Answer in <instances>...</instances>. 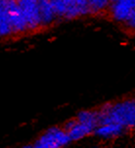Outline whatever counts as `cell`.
I'll return each mask as SVG.
<instances>
[{"label": "cell", "mask_w": 135, "mask_h": 148, "mask_svg": "<svg viewBox=\"0 0 135 148\" xmlns=\"http://www.w3.org/2000/svg\"><path fill=\"white\" fill-rule=\"evenodd\" d=\"M12 36L7 15L6 0H0V38Z\"/></svg>", "instance_id": "obj_9"}, {"label": "cell", "mask_w": 135, "mask_h": 148, "mask_svg": "<svg viewBox=\"0 0 135 148\" xmlns=\"http://www.w3.org/2000/svg\"><path fill=\"white\" fill-rule=\"evenodd\" d=\"M23 148H33V145H26V146H24Z\"/></svg>", "instance_id": "obj_14"}, {"label": "cell", "mask_w": 135, "mask_h": 148, "mask_svg": "<svg viewBox=\"0 0 135 148\" xmlns=\"http://www.w3.org/2000/svg\"><path fill=\"white\" fill-rule=\"evenodd\" d=\"M109 0H87L90 13H97L107 6Z\"/></svg>", "instance_id": "obj_11"}, {"label": "cell", "mask_w": 135, "mask_h": 148, "mask_svg": "<svg viewBox=\"0 0 135 148\" xmlns=\"http://www.w3.org/2000/svg\"><path fill=\"white\" fill-rule=\"evenodd\" d=\"M98 126L107 123L120 124L124 128L135 127V100L106 104L97 112Z\"/></svg>", "instance_id": "obj_1"}, {"label": "cell", "mask_w": 135, "mask_h": 148, "mask_svg": "<svg viewBox=\"0 0 135 148\" xmlns=\"http://www.w3.org/2000/svg\"><path fill=\"white\" fill-rule=\"evenodd\" d=\"M135 6L130 0H118L115 2L113 8V16L118 21H127L131 16Z\"/></svg>", "instance_id": "obj_6"}, {"label": "cell", "mask_w": 135, "mask_h": 148, "mask_svg": "<svg viewBox=\"0 0 135 148\" xmlns=\"http://www.w3.org/2000/svg\"><path fill=\"white\" fill-rule=\"evenodd\" d=\"M76 120L80 123L93 127L94 129L98 126V115L97 112H95V111H89V110L81 111V112L78 113Z\"/></svg>", "instance_id": "obj_10"}, {"label": "cell", "mask_w": 135, "mask_h": 148, "mask_svg": "<svg viewBox=\"0 0 135 148\" xmlns=\"http://www.w3.org/2000/svg\"><path fill=\"white\" fill-rule=\"evenodd\" d=\"M130 1H131V3L135 6V0H130Z\"/></svg>", "instance_id": "obj_15"}, {"label": "cell", "mask_w": 135, "mask_h": 148, "mask_svg": "<svg viewBox=\"0 0 135 148\" xmlns=\"http://www.w3.org/2000/svg\"><path fill=\"white\" fill-rule=\"evenodd\" d=\"M17 3L26 20L28 31L37 30L41 26L38 0H17Z\"/></svg>", "instance_id": "obj_4"}, {"label": "cell", "mask_w": 135, "mask_h": 148, "mask_svg": "<svg viewBox=\"0 0 135 148\" xmlns=\"http://www.w3.org/2000/svg\"><path fill=\"white\" fill-rule=\"evenodd\" d=\"M126 22L128 23V25L129 26H131V27H133L135 28V8H134V10H133V12H132V14L131 16L129 17V18Z\"/></svg>", "instance_id": "obj_13"}, {"label": "cell", "mask_w": 135, "mask_h": 148, "mask_svg": "<svg viewBox=\"0 0 135 148\" xmlns=\"http://www.w3.org/2000/svg\"><path fill=\"white\" fill-rule=\"evenodd\" d=\"M70 142V136L64 129L53 127L47 130L33 146V148H62Z\"/></svg>", "instance_id": "obj_2"}, {"label": "cell", "mask_w": 135, "mask_h": 148, "mask_svg": "<svg viewBox=\"0 0 135 148\" xmlns=\"http://www.w3.org/2000/svg\"><path fill=\"white\" fill-rule=\"evenodd\" d=\"M38 10L42 25H49L56 17L50 0H38Z\"/></svg>", "instance_id": "obj_8"}, {"label": "cell", "mask_w": 135, "mask_h": 148, "mask_svg": "<svg viewBox=\"0 0 135 148\" xmlns=\"http://www.w3.org/2000/svg\"><path fill=\"white\" fill-rule=\"evenodd\" d=\"M55 12V15L60 17H65L66 15V5L64 0H50Z\"/></svg>", "instance_id": "obj_12"}, {"label": "cell", "mask_w": 135, "mask_h": 148, "mask_svg": "<svg viewBox=\"0 0 135 148\" xmlns=\"http://www.w3.org/2000/svg\"><path fill=\"white\" fill-rule=\"evenodd\" d=\"M94 128L89 125H86V124L80 123L76 120L75 124L71 127V129H70L67 132L69 136H70L71 141H75V140H79V139L83 138L86 136H88L91 133L94 132Z\"/></svg>", "instance_id": "obj_7"}, {"label": "cell", "mask_w": 135, "mask_h": 148, "mask_svg": "<svg viewBox=\"0 0 135 148\" xmlns=\"http://www.w3.org/2000/svg\"><path fill=\"white\" fill-rule=\"evenodd\" d=\"M7 15L12 36H20L28 32L26 20L21 11L17 0H6Z\"/></svg>", "instance_id": "obj_3"}, {"label": "cell", "mask_w": 135, "mask_h": 148, "mask_svg": "<svg viewBox=\"0 0 135 148\" xmlns=\"http://www.w3.org/2000/svg\"><path fill=\"white\" fill-rule=\"evenodd\" d=\"M124 127L116 123H107L99 125L95 128L93 133L102 138H114L123 134Z\"/></svg>", "instance_id": "obj_5"}]
</instances>
